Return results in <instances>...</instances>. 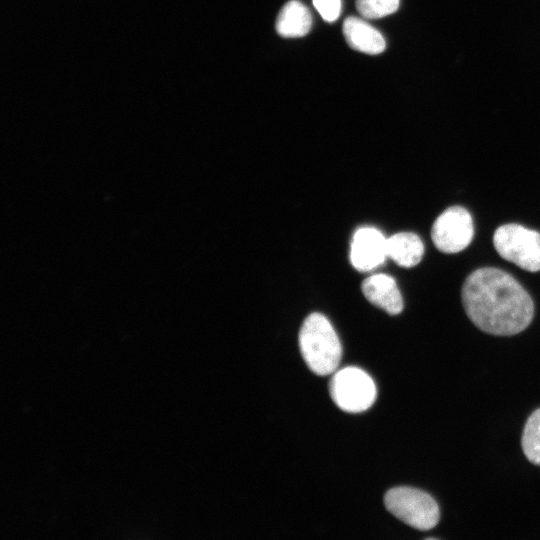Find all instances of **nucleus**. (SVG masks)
<instances>
[{
	"label": "nucleus",
	"instance_id": "f257e3e1",
	"mask_svg": "<svg viewBox=\"0 0 540 540\" xmlns=\"http://www.w3.org/2000/svg\"><path fill=\"white\" fill-rule=\"evenodd\" d=\"M462 303L469 319L482 331L511 336L531 323L534 304L509 273L493 267L472 272L462 286Z\"/></svg>",
	"mask_w": 540,
	"mask_h": 540
},
{
	"label": "nucleus",
	"instance_id": "f03ea898",
	"mask_svg": "<svg viewBox=\"0 0 540 540\" xmlns=\"http://www.w3.org/2000/svg\"><path fill=\"white\" fill-rule=\"evenodd\" d=\"M299 347L309 369L320 376L336 371L342 346L330 321L320 313L310 314L299 331Z\"/></svg>",
	"mask_w": 540,
	"mask_h": 540
},
{
	"label": "nucleus",
	"instance_id": "7ed1b4c3",
	"mask_svg": "<svg viewBox=\"0 0 540 540\" xmlns=\"http://www.w3.org/2000/svg\"><path fill=\"white\" fill-rule=\"evenodd\" d=\"M386 509L417 530L434 528L440 519L439 506L426 492L407 486L394 487L385 494Z\"/></svg>",
	"mask_w": 540,
	"mask_h": 540
},
{
	"label": "nucleus",
	"instance_id": "20e7f679",
	"mask_svg": "<svg viewBox=\"0 0 540 540\" xmlns=\"http://www.w3.org/2000/svg\"><path fill=\"white\" fill-rule=\"evenodd\" d=\"M329 392L334 403L349 413L366 411L377 397V388L371 376L355 366L335 371L329 383Z\"/></svg>",
	"mask_w": 540,
	"mask_h": 540
},
{
	"label": "nucleus",
	"instance_id": "39448f33",
	"mask_svg": "<svg viewBox=\"0 0 540 540\" xmlns=\"http://www.w3.org/2000/svg\"><path fill=\"white\" fill-rule=\"evenodd\" d=\"M498 254L505 260L529 271H540V233L519 224L498 227L493 236Z\"/></svg>",
	"mask_w": 540,
	"mask_h": 540
},
{
	"label": "nucleus",
	"instance_id": "423d86ee",
	"mask_svg": "<svg viewBox=\"0 0 540 540\" xmlns=\"http://www.w3.org/2000/svg\"><path fill=\"white\" fill-rule=\"evenodd\" d=\"M474 225L470 213L461 206H452L435 220L431 237L436 248L443 253H457L472 241Z\"/></svg>",
	"mask_w": 540,
	"mask_h": 540
},
{
	"label": "nucleus",
	"instance_id": "0eeeda50",
	"mask_svg": "<svg viewBox=\"0 0 540 540\" xmlns=\"http://www.w3.org/2000/svg\"><path fill=\"white\" fill-rule=\"evenodd\" d=\"M387 257V238L378 229L362 227L355 231L350 246V261L355 269L373 270Z\"/></svg>",
	"mask_w": 540,
	"mask_h": 540
},
{
	"label": "nucleus",
	"instance_id": "6e6552de",
	"mask_svg": "<svg viewBox=\"0 0 540 540\" xmlns=\"http://www.w3.org/2000/svg\"><path fill=\"white\" fill-rule=\"evenodd\" d=\"M362 292L373 305L390 315L403 310V299L394 278L387 274H375L362 283Z\"/></svg>",
	"mask_w": 540,
	"mask_h": 540
},
{
	"label": "nucleus",
	"instance_id": "1a4fd4ad",
	"mask_svg": "<svg viewBox=\"0 0 540 540\" xmlns=\"http://www.w3.org/2000/svg\"><path fill=\"white\" fill-rule=\"evenodd\" d=\"M343 34L348 45L359 52L379 54L385 50L383 35L365 20L348 17L343 22Z\"/></svg>",
	"mask_w": 540,
	"mask_h": 540
},
{
	"label": "nucleus",
	"instance_id": "9d476101",
	"mask_svg": "<svg viewBox=\"0 0 540 540\" xmlns=\"http://www.w3.org/2000/svg\"><path fill=\"white\" fill-rule=\"evenodd\" d=\"M312 26V16L309 9L300 1L287 2L279 11L275 28L282 37H302Z\"/></svg>",
	"mask_w": 540,
	"mask_h": 540
},
{
	"label": "nucleus",
	"instance_id": "9b49d317",
	"mask_svg": "<svg viewBox=\"0 0 540 540\" xmlns=\"http://www.w3.org/2000/svg\"><path fill=\"white\" fill-rule=\"evenodd\" d=\"M424 254V245L418 235L400 232L387 238V256L402 267L417 265Z\"/></svg>",
	"mask_w": 540,
	"mask_h": 540
},
{
	"label": "nucleus",
	"instance_id": "f8f14e48",
	"mask_svg": "<svg viewBox=\"0 0 540 540\" xmlns=\"http://www.w3.org/2000/svg\"><path fill=\"white\" fill-rule=\"evenodd\" d=\"M521 445L526 458L531 463L540 466V408L527 419Z\"/></svg>",
	"mask_w": 540,
	"mask_h": 540
},
{
	"label": "nucleus",
	"instance_id": "ddd939ff",
	"mask_svg": "<svg viewBox=\"0 0 540 540\" xmlns=\"http://www.w3.org/2000/svg\"><path fill=\"white\" fill-rule=\"evenodd\" d=\"M356 8L366 19H377L394 13L399 7V0H356Z\"/></svg>",
	"mask_w": 540,
	"mask_h": 540
},
{
	"label": "nucleus",
	"instance_id": "4468645a",
	"mask_svg": "<svg viewBox=\"0 0 540 540\" xmlns=\"http://www.w3.org/2000/svg\"><path fill=\"white\" fill-rule=\"evenodd\" d=\"M313 5L327 22H333L340 14L341 0H313Z\"/></svg>",
	"mask_w": 540,
	"mask_h": 540
}]
</instances>
